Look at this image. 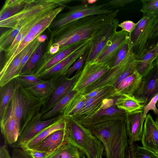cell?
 <instances>
[{"instance_id":"cell-1","label":"cell","mask_w":158,"mask_h":158,"mask_svg":"<svg viewBox=\"0 0 158 158\" xmlns=\"http://www.w3.org/2000/svg\"><path fill=\"white\" fill-rule=\"evenodd\" d=\"M118 12L117 10L110 14L86 17L52 31L47 47L56 44L60 46L59 52L77 43L92 39L102 28L113 22Z\"/></svg>"},{"instance_id":"cell-2","label":"cell","mask_w":158,"mask_h":158,"mask_svg":"<svg viewBox=\"0 0 158 158\" xmlns=\"http://www.w3.org/2000/svg\"><path fill=\"white\" fill-rule=\"evenodd\" d=\"M88 129L102 143L106 158H126L129 143L124 121H110Z\"/></svg>"},{"instance_id":"cell-3","label":"cell","mask_w":158,"mask_h":158,"mask_svg":"<svg viewBox=\"0 0 158 158\" xmlns=\"http://www.w3.org/2000/svg\"><path fill=\"white\" fill-rule=\"evenodd\" d=\"M66 139L82 152L87 158H103L104 147L88 129L71 117H65Z\"/></svg>"},{"instance_id":"cell-4","label":"cell","mask_w":158,"mask_h":158,"mask_svg":"<svg viewBox=\"0 0 158 158\" xmlns=\"http://www.w3.org/2000/svg\"><path fill=\"white\" fill-rule=\"evenodd\" d=\"M45 103L16 81L15 89L10 104L19 125L20 134L34 117L40 112Z\"/></svg>"},{"instance_id":"cell-5","label":"cell","mask_w":158,"mask_h":158,"mask_svg":"<svg viewBox=\"0 0 158 158\" xmlns=\"http://www.w3.org/2000/svg\"><path fill=\"white\" fill-rule=\"evenodd\" d=\"M156 18L154 15H143L137 23L134 30L129 34L132 50L138 60L140 59L148 50V40L151 38Z\"/></svg>"},{"instance_id":"cell-6","label":"cell","mask_w":158,"mask_h":158,"mask_svg":"<svg viewBox=\"0 0 158 158\" xmlns=\"http://www.w3.org/2000/svg\"><path fill=\"white\" fill-rule=\"evenodd\" d=\"M66 7L69 10L61 14L59 18L52 22L49 27L54 30L59 29L74 21L86 17L110 14L114 10L109 7L106 3L89 5L86 4Z\"/></svg>"},{"instance_id":"cell-7","label":"cell","mask_w":158,"mask_h":158,"mask_svg":"<svg viewBox=\"0 0 158 158\" xmlns=\"http://www.w3.org/2000/svg\"><path fill=\"white\" fill-rule=\"evenodd\" d=\"M59 8L51 10L40 19L32 27L20 42L16 49L0 68V78L3 75L15 57L51 25L57 15L61 12Z\"/></svg>"},{"instance_id":"cell-8","label":"cell","mask_w":158,"mask_h":158,"mask_svg":"<svg viewBox=\"0 0 158 158\" xmlns=\"http://www.w3.org/2000/svg\"><path fill=\"white\" fill-rule=\"evenodd\" d=\"M110 69L109 66L96 61L85 64L72 90L81 94L86 88L105 75Z\"/></svg>"},{"instance_id":"cell-9","label":"cell","mask_w":158,"mask_h":158,"mask_svg":"<svg viewBox=\"0 0 158 158\" xmlns=\"http://www.w3.org/2000/svg\"><path fill=\"white\" fill-rule=\"evenodd\" d=\"M92 40L73 53L63 60L49 69L39 74V78L47 80L55 79L66 76L69 69L75 62L90 48Z\"/></svg>"},{"instance_id":"cell-10","label":"cell","mask_w":158,"mask_h":158,"mask_svg":"<svg viewBox=\"0 0 158 158\" xmlns=\"http://www.w3.org/2000/svg\"><path fill=\"white\" fill-rule=\"evenodd\" d=\"M130 33L122 30L117 31L109 39L95 61L111 67L120 49L129 39Z\"/></svg>"},{"instance_id":"cell-11","label":"cell","mask_w":158,"mask_h":158,"mask_svg":"<svg viewBox=\"0 0 158 158\" xmlns=\"http://www.w3.org/2000/svg\"><path fill=\"white\" fill-rule=\"evenodd\" d=\"M119 20L115 19L94 37L85 64L95 61L100 55L109 39L117 31Z\"/></svg>"},{"instance_id":"cell-12","label":"cell","mask_w":158,"mask_h":158,"mask_svg":"<svg viewBox=\"0 0 158 158\" xmlns=\"http://www.w3.org/2000/svg\"><path fill=\"white\" fill-rule=\"evenodd\" d=\"M127 114L125 111L119 109L114 103L106 109L99 108L90 116L77 122L89 129L99 123L110 121L120 120L125 122Z\"/></svg>"},{"instance_id":"cell-13","label":"cell","mask_w":158,"mask_h":158,"mask_svg":"<svg viewBox=\"0 0 158 158\" xmlns=\"http://www.w3.org/2000/svg\"><path fill=\"white\" fill-rule=\"evenodd\" d=\"M43 114H37L27 124L20 134L16 142L11 147L13 148H19L22 144L27 142L44 129L51 125L60 116L59 115L46 120L42 119Z\"/></svg>"},{"instance_id":"cell-14","label":"cell","mask_w":158,"mask_h":158,"mask_svg":"<svg viewBox=\"0 0 158 158\" xmlns=\"http://www.w3.org/2000/svg\"><path fill=\"white\" fill-rule=\"evenodd\" d=\"M115 89L111 86H106L97 95L86 99L84 106L71 117L78 122L92 115L100 107L105 99L114 98Z\"/></svg>"},{"instance_id":"cell-15","label":"cell","mask_w":158,"mask_h":158,"mask_svg":"<svg viewBox=\"0 0 158 158\" xmlns=\"http://www.w3.org/2000/svg\"><path fill=\"white\" fill-rule=\"evenodd\" d=\"M82 69L77 71L71 78L64 76L59 78L58 83L50 97L48 103L41 112L43 114L50 110L59 101L73 90Z\"/></svg>"},{"instance_id":"cell-16","label":"cell","mask_w":158,"mask_h":158,"mask_svg":"<svg viewBox=\"0 0 158 158\" xmlns=\"http://www.w3.org/2000/svg\"><path fill=\"white\" fill-rule=\"evenodd\" d=\"M92 39L77 43L71 47L54 55H51L45 52L40 61L35 75L37 76L51 68L90 41Z\"/></svg>"},{"instance_id":"cell-17","label":"cell","mask_w":158,"mask_h":158,"mask_svg":"<svg viewBox=\"0 0 158 158\" xmlns=\"http://www.w3.org/2000/svg\"><path fill=\"white\" fill-rule=\"evenodd\" d=\"M158 92V75L155 66L148 74L143 77L139 89L133 96L145 106Z\"/></svg>"},{"instance_id":"cell-18","label":"cell","mask_w":158,"mask_h":158,"mask_svg":"<svg viewBox=\"0 0 158 158\" xmlns=\"http://www.w3.org/2000/svg\"><path fill=\"white\" fill-rule=\"evenodd\" d=\"M1 132L6 143L12 146L17 141L20 135V127L10 103L4 118L0 121Z\"/></svg>"},{"instance_id":"cell-19","label":"cell","mask_w":158,"mask_h":158,"mask_svg":"<svg viewBox=\"0 0 158 158\" xmlns=\"http://www.w3.org/2000/svg\"><path fill=\"white\" fill-rule=\"evenodd\" d=\"M132 48L125 59L117 65L110 68L109 71L99 79L86 88L81 93L85 94L106 86L113 87L117 79L123 71L132 52Z\"/></svg>"},{"instance_id":"cell-20","label":"cell","mask_w":158,"mask_h":158,"mask_svg":"<svg viewBox=\"0 0 158 158\" xmlns=\"http://www.w3.org/2000/svg\"><path fill=\"white\" fill-rule=\"evenodd\" d=\"M143 110L127 113L125 121L129 144L141 140L143 129Z\"/></svg>"},{"instance_id":"cell-21","label":"cell","mask_w":158,"mask_h":158,"mask_svg":"<svg viewBox=\"0 0 158 158\" xmlns=\"http://www.w3.org/2000/svg\"><path fill=\"white\" fill-rule=\"evenodd\" d=\"M143 147L157 154L158 152V128L150 113L144 121L141 139Z\"/></svg>"},{"instance_id":"cell-22","label":"cell","mask_w":158,"mask_h":158,"mask_svg":"<svg viewBox=\"0 0 158 158\" xmlns=\"http://www.w3.org/2000/svg\"><path fill=\"white\" fill-rule=\"evenodd\" d=\"M65 127V118L61 115L56 120L48 126L19 148L23 149H36L42 141L53 132Z\"/></svg>"},{"instance_id":"cell-23","label":"cell","mask_w":158,"mask_h":158,"mask_svg":"<svg viewBox=\"0 0 158 158\" xmlns=\"http://www.w3.org/2000/svg\"><path fill=\"white\" fill-rule=\"evenodd\" d=\"M143 77L136 70L121 82L115 89L114 98L123 95L133 96L139 89Z\"/></svg>"},{"instance_id":"cell-24","label":"cell","mask_w":158,"mask_h":158,"mask_svg":"<svg viewBox=\"0 0 158 158\" xmlns=\"http://www.w3.org/2000/svg\"><path fill=\"white\" fill-rule=\"evenodd\" d=\"M37 37L24 48L13 59L3 75L0 78V87L4 86L14 79L22 60L37 42Z\"/></svg>"},{"instance_id":"cell-25","label":"cell","mask_w":158,"mask_h":158,"mask_svg":"<svg viewBox=\"0 0 158 158\" xmlns=\"http://www.w3.org/2000/svg\"><path fill=\"white\" fill-rule=\"evenodd\" d=\"M66 140L65 128L56 131L44 139L35 149L47 152H54Z\"/></svg>"},{"instance_id":"cell-26","label":"cell","mask_w":158,"mask_h":158,"mask_svg":"<svg viewBox=\"0 0 158 158\" xmlns=\"http://www.w3.org/2000/svg\"><path fill=\"white\" fill-rule=\"evenodd\" d=\"M158 57V47L156 44L148 50L146 53L138 60L137 71L143 77L148 74L156 66Z\"/></svg>"},{"instance_id":"cell-27","label":"cell","mask_w":158,"mask_h":158,"mask_svg":"<svg viewBox=\"0 0 158 158\" xmlns=\"http://www.w3.org/2000/svg\"><path fill=\"white\" fill-rule=\"evenodd\" d=\"M16 87V81L14 79L0 87V120L6 116L13 97Z\"/></svg>"},{"instance_id":"cell-28","label":"cell","mask_w":158,"mask_h":158,"mask_svg":"<svg viewBox=\"0 0 158 158\" xmlns=\"http://www.w3.org/2000/svg\"><path fill=\"white\" fill-rule=\"evenodd\" d=\"M60 78L45 80L43 82L27 89L35 96L45 102L46 100L51 97L56 89Z\"/></svg>"},{"instance_id":"cell-29","label":"cell","mask_w":158,"mask_h":158,"mask_svg":"<svg viewBox=\"0 0 158 158\" xmlns=\"http://www.w3.org/2000/svg\"><path fill=\"white\" fill-rule=\"evenodd\" d=\"M48 158H87L84 153L66 140Z\"/></svg>"},{"instance_id":"cell-30","label":"cell","mask_w":158,"mask_h":158,"mask_svg":"<svg viewBox=\"0 0 158 158\" xmlns=\"http://www.w3.org/2000/svg\"><path fill=\"white\" fill-rule=\"evenodd\" d=\"M115 104L119 109L127 113L143 110L144 104L133 96L123 95L115 98Z\"/></svg>"},{"instance_id":"cell-31","label":"cell","mask_w":158,"mask_h":158,"mask_svg":"<svg viewBox=\"0 0 158 158\" xmlns=\"http://www.w3.org/2000/svg\"><path fill=\"white\" fill-rule=\"evenodd\" d=\"M27 0H6L0 11V21L8 19L21 11Z\"/></svg>"},{"instance_id":"cell-32","label":"cell","mask_w":158,"mask_h":158,"mask_svg":"<svg viewBox=\"0 0 158 158\" xmlns=\"http://www.w3.org/2000/svg\"><path fill=\"white\" fill-rule=\"evenodd\" d=\"M44 48L43 43H41L31 56L19 75L35 74L39 62L43 56Z\"/></svg>"},{"instance_id":"cell-33","label":"cell","mask_w":158,"mask_h":158,"mask_svg":"<svg viewBox=\"0 0 158 158\" xmlns=\"http://www.w3.org/2000/svg\"><path fill=\"white\" fill-rule=\"evenodd\" d=\"M86 99L84 95L78 93L70 101L62 115L64 117H72L84 106Z\"/></svg>"},{"instance_id":"cell-34","label":"cell","mask_w":158,"mask_h":158,"mask_svg":"<svg viewBox=\"0 0 158 158\" xmlns=\"http://www.w3.org/2000/svg\"><path fill=\"white\" fill-rule=\"evenodd\" d=\"M78 92L72 90L63 97L50 110L43 114L42 117L43 120L50 119L55 117L56 115L63 113L65 107L71 99Z\"/></svg>"},{"instance_id":"cell-35","label":"cell","mask_w":158,"mask_h":158,"mask_svg":"<svg viewBox=\"0 0 158 158\" xmlns=\"http://www.w3.org/2000/svg\"><path fill=\"white\" fill-rule=\"evenodd\" d=\"M126 158H158V155L134 143L129 144Z\"/></svg>"},{"instance_id":"cell-36","label":"cell","mask_w":158,"mask_h":158,"mask_svg":"<svg viewBox=\"0 0 158 158\" xmlns=\"http://www.w3.org/2000/svg\"><path fill=\"white\" fill-rule=\"evenodd\" d=\"M14 79L18 83L26 89L33 86L45 81L33 74L19 75L15 77Z\"/></svg>"},{"instance_id":"cell-37","label":"cell","mask_w":158,"mask_h":158,"mask_svg":"<svg viewBox=\"0 0 158 158\" xmlns=\"http://www.w3.org/2000/svg\"><path fill=\"white\" fill-rule=\"evenodd\" d=\"M142 7L140 11L143 15H158V0H141Z\"/></svg>"},{"instance_id":"cell-38","label":"cell","mask_w":158,"mask_h":158,"mask_svg":"<svg viewBox=\"0 0 158 158\" xmlns=\"http://www.w3.org/2000/svg\"><path fill=\"white\" fill-rule=\"evenodd\" d=\"M132 48V46L129 39L118 52L115 60L110 68L117 65L123 61Z\"/></svg>"},{"instance_id":"cell-39","label":"cell","mask_w":158,"mask_h":158,"mask_svg":"<svg viewBox=\"0 0 158 158\" xmlns=\"http://www.w3.org/2000/svg\"><path fill=\"white\" fill-rule=\"evenodd\" d=\"M89 50L79 58L69 69L66 74L67 77L69 78L75 71L77 72L83 69L88 56Z\"/></svg>"},{"instance_id":"cell-40","label":"cell","mask_w":158,"mask_h":158,"mask_svg":"<svg viewBox=\"0 0 158 158\" xmlns=\"http://www.w3.org/2000/svg\"><path fill=\"white\" fill-rule=\"evenodd\" d=\"M158 100V92L144 106L143 109V121L145 119L150 110L152 111L157 116H158V109L156 104Z\"/></svg>"},{"instance_id":"cell-41","label":"cell","mask_w":158,"mask_h":158,"mask_svg":"<svg viewBox=\"0 0 158 158\" xmlns=\"http://www.w3.org/2000/svg\"><path fill=\"white\" fill-rule=\"evenodd\" d=\"M41 44L40 42H39L38 40L37 42L34 45V46L32 48L31 50L29 51L27 54L24 57L23 60H22L19 67L17 70L16 76H18L19 75L22 69L25 64L27 62V61L31 56L32 54L36 50V48L38 46ZM15 76V77H16Z\"/></svg>"},{"instance_id":"cell-42","label":"cell","mask_w":158,"mask_h":158,"mask_svg":"<svg viewBox=\"0 0 158 158\" xmlns=\"http://www.w3.org/2000/svg\"><path fill=\"white\" fill-rule=\"evenodd\" d=\"M23 150L31 158H48L50 154L47 152L35 149Z\"/></svg>"},{"instance_id":"cell-43","label":"cell","mask_w":158,"mask_h":158,"mask_svg":"<svg viewBox=\"0 0 158 158\" xmlns=\"http://www.w3.org/2000/svg\"><path fill=\"white\" fill-rule=\"evenodd\" d=\"M137 25V23H135L132 21L128 20L124 21L119 24L118 27L130 34L134 30Z\"/></svg>"},{"instance_id":"cell-44","label":"cell","mask_w":158,"mask_h":158,"mask_svg":"<svg viewBox=\"0 0 158 158\" xmlns=\"http://www.w3.org/2000/svg\"><path fill=\"white\" fill-rule=\"evenodd\" d=\"M134 1V0H113L106 3L109 7L113 9L114 8H116L121 7Z\"/></svg>"},{"instance_id":"cell-45","label":"cell","mask_w":158,"mask_h":158,"mask_svg":"<svg viewBox=\"0 0 158 158\" xmlns=\"http://www.w3.org/2000/svg\"><path fill=\"white\" fill-rule=\"evenodd\" d=\"M11 157V158H31L23 149L20 148H13Z\"/></svg>"},{"instance_id":"cell-46","label":"cell","mask_w":158,"mask_h":158,"mask_svg":"<svg viewBox=\"0 0 158 158\" xmlns=\"http://www.w3.org/2000/svg\"><path fill=\"white\" fill-rule=\"evenodd\" d=\"M0 158H11L8 150L4 146L0 147Z\"/></svg>"},{"instance_id":"cell-47","label":"cell","mask_w":158,"mask_h":158,"mask_svg":"<svg viewBox=\"0 0 158 158\" xmlns=\"http://www.w3.org/2000/svg\"><path fill=\"white\" fill-rule=\"evenodd\" d=\"M105 87L98 88L89 93L83 95L86 99L91 97H94L98 95L99 93L103 90Z\"/></svg>"},{"instance_id":"cell-48","label":"cell","mask_w":158,"mask_h":158,"mask_svg":"<svg viewBox=\"0 0 158 158\" xmlns=\"http://www.w3.org/2000/svg\"><path fill=\"white\" fill-rule=\"evenodd\" d=\"M156 16V18L155 27L152 35L151 38L156 36L157 35L158 33V15Z\"/></svg>"},{"instance_id":"cell-49","label":"cell","mask_w":158,"mask_h":158,"mask_svg":"<svg viewBox=\"0 0 158 158\" xmlns=\"http://www.w3.org/2000/svg\"><path fill=\"white\" fill-rule=\"evenodd\" d=\"M47 39V36L45 34L41 35L38 37L37 40L40 43H43Z\"/></svg>"},{"instance_id":"cell-50","label":"cell","mask_w":158,"mask_h":158,"mask_svg":"<svg viewBox=\"0 0 158 158\" xmlns=\"http://www.w3.org/2000/svg\"><path fill=\"white\" fill-rule=\"evenodd\" d=\"M155 65L158 75V57L157 58L155 61Z\"/></svg>"},{"instance_id":"cell-51","label":"cell","mask_w":158,"mask_h":158,"mask_svg":"<svg viewBox=\"0 0 158 158\" xmlns=\"http://www.w3.org/2000/svg\"><path fill=\"white\" fill-rule=\"evenodd\" d=\"M156 123H158V116H157L156 118V121H155Z\"/></svg>"},{"instance_id":"cell-52","label":"cell","mask_w":158,"mask_h":158,"mask_svg":"<svg viewBox=\"0 0 158 158\" xmlns=\"http://www.w3.org/2000/svg\"><path fill=\"white\" fill-rule=\"evenodd\" d=\"M156 105L157 108L158 109V101H157V102L156 103Z\"/></svg>"},{"instance_id":"cell-53","label":"cell","mask_w":158,"mask_h":158,"mask_svg":"<svg viewBox=\"0 0 158 158\" xmlns=\"http://www.w3.org/2000/svg\"><path fill=\"white\" fill-rule=\"evenodd\" d=\"M156 125H157V127H158V123H157L156 122Z\"/></svg>"},{"instance_id":"cell-54","label":"cell","mask_w":158,"mask_h":158,"mask_svg":"<svg viewBox=\"0 0 158 158\" xmlns=\"http://www.w3.org/2000/svg\"><path fill=\"white\" fill-rule=\"evenodd\" d=\"M156 45L158 47V42L156 44Z\"/></svg>"},{"instance_id":"cell-55","label":"cell","mask_w":158,"mask_h":158,"mask_svg":"<svg viewBox=\"0 0 158 158\" xmlns=\"http://www.w3.org/2000/svg\"><path fill=\"white\" fill-rule=\"evenodd\" d=\"M158 36V34H157L156 36Z\"/></svg>"},{"instance_id":"cell-56","label":"cell","mask_w":158,"mask_h":158,"mask_svg":"<svg viewBox=\"0 0 158 158\" xmlns=\"http://www.w3.org/2000/svg\"><path fill=\"white\" fill-rule=\"evenodd\" d=\"M157 154L158 155V152L157 153Z\"/></svg>"}]
</instances>
